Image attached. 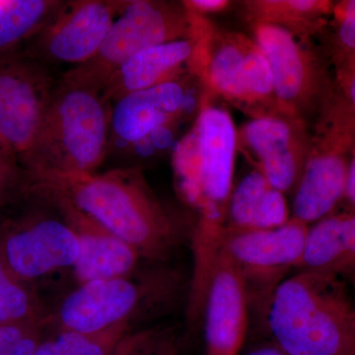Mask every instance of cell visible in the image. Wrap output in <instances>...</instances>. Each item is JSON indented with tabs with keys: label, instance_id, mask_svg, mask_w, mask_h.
<instances>
[{
	"label": "cell",
	"instance_id": "1",
	"mask_svg": "<svg viewBox=\"0 0 355 355\" xmlns=\"http://www.w3.org/2000/svg\"><path fill=\"white\" fill-rule=\"evenodd\" d=\"M27 190L69 200L149 263H164L183 242V231L154 195L140 168L27 177Z\"/></svg>",
	"mask_w": 355,
	"mask_h": 355
},
{
	"label": "cell",
	"instance_id": "2",
	"mask_svg": "<svg viewBox=\"0 0 355 355\" xmlns=\"http://www.w3.org/2000/svg\"><path fill=\"white\" fill-rule=\"evenodd\" d=\"M113 105L60 74L23 169L27 177L90 174L108 157Z\"/></svg>",
	"mask_w": 355,
	"mask_h": 355
},
{
	"label": "cell",
	"instance_id": "3",
	"mask_svg": "<svg viewBox=\"0 0 355 355\" xmlns=\"http://www.w3.org/2000/svg\"><path fill=\"white\" fill-rule=\"evenodd\" d=\"M237 144L230 114L203 99L190 132L175 147L173 167L178 190L198 214L193 233L197 241L217 243L223 235Z\"/></svg>",
	"mask_w": 355,
	"mask_h": 355
},
{
	"label": "cell",
	"instance_id": "4",
	"mask_svg": "<svg viewBox=\"0 0 355 355\" xmlns=\"http://www.w3.org/2000/svg\"><path fill=\"white\" fill-rule=\"evenodd\" d=\"M340 280L292 273L273 292L265 309L275 345L287 355H355V309Z\"/></svg>",
	"mask_w": 355,
	"mask_h": 355
},
{
	"label": "cell",
	"instance_id": "5",
	"mask_svg": "<svg viewBox=\"0 0 355 355\" xmlns=\"http://www.w3.org/2000/svg\"><path fill=\"white\" fill-rule=\"evenodd\" d=\"M139 272V270H137ZM128 277L77 284L46 315L49 331L92 333L158 316L176 303L183 279L176 270L150 268Z\"/></svg>",
	"mask_w": 355,
	"mask_h": 355
},
{
	"label": "cell",
	"instance_id": "6",
	"mask_svg": "<svg viewBox=\"0 0 355 355\" xmlns=\"http://www.w3.org/2000/svg\"><path fill=\"white\" fill-rule=\"evenodd\" d=\"M355 151V113L333 87L320 109L307 160L293 191L292 218L311 225L334 214L345 198Z\"/></svg>",
	"mask_w": 355,
	"mask_h": 355
},
{
	"label": "cell",
	"instance_id": "7",
	"mask_svg": "<svg viewBox=\"0 0 355 355\" xmlns=\"http://www.w3.org/2000/svg\"><path fill=\"white\" fill-rule=\"evenodd\" d=\"M200 83L196 74L132 93L112 107L108 157L125 161V167L139 163L172 144L178 128L200 111ZM107 157V158H108Z\"/></svg>",
	"mask_w": 355,
	"mask_h": 355
},
{
	"label": "cell",
	"instance_id": "8",
	"mask_svg": "<svg viewBox=\"0 0 355 355\" xmlns=\"http://www.w3.org/2000/svg\"><path fill=\"white\" fill-rule=\"evenodd\" d=\"M195 74L205 90L218 95L254 118L280 114L272 71L254 39L214 29L198 18Z\"/></svg>",
	"mask_w": 355,
	"mask_h": 355
},
{
	"label": "cell",
	"instance_id": "9",
	"mask_svg": "<svg viewBox=\"0 0 355 355\" xmlns=\"http://www.w3.org/2000/svg\"><path fill=\"white\" fill-rule=\"evenodd\" d=\"M198 16L183 1L125 0L94 58L62 74L76 83L104 90L121 65L140 51L193 37Z\"/></svg>",
	"mask_w": 355,
	"mask_h": 355
},
{
	"label": "cell",
	"instance_id": "10",
	"mask_svg": "<svg viewBox=\"0 0 355 355\" xmlns=\"http://www.w3.org/2000/svg\"><path fill=\"white\" fill-rule=\"evenodd\" d=\"M24 207L0 212V254L17 279L33 286L58 270L73 268L79 256L76 233L46 198L26 191Z\"/></svg>",
	"mask_w": 355,
	"mask_h": 355
},
{
	"label": "cell",
	"instance_id": "11",
	"mask_svg": "<svg viewBox=\"0 0 355 355\" xmlns=\"http://www.w3.org/2000/svg\"><path fill=\"white\" fill-rule=\"evenodd\" d=\"M309 225L291 218L272 229L247 230L225 227L221 247L237 268L250 306L265 311L273 292L297 272L302 263Z\"/></svg>",
	"mask_w": 355,
	"mask_h": 355
},
{
	"label": "cell",
	"instance_id": "12",
	"mask_svg": "<svg viewBox=\"0 0 355 355\" xmlns=\"http://www.w3.org/2000/svg\"><path fill=\"white\" fill-rule=\"evenodd\" d=\"M60 74L21 50L0 55V148L22 168Z\"/></svg>",
	"mask_w": 355,
	"mask_h": 355
},
{
	"label": "cell",
	"instance_id": "13",
	"mask_svg": "<svg viewBox=\"0 0 355 355\" xmlns=\"http://www.w3.org/2000/svg\"><path fill=\"white\" fill-rule=\"evenodd\" d=\"M125 0H60L21 49L27 57L57 69L79 67L95 57Z\"/></svg>",
	"mask_w": 355,
	"mask_h": 355
},
{
	"label": "cell",
	"instance_id": "14",
	"mask_svg": "<svg viewBox=\"0 0 355 355\" xmlns=\"http://www.w3.org/2000/svg\"><path fill=\"white\" fill-rule=\"evenodd\" d=\"M253 32L270 65L280 112L303 119L315 105L321 107L333 87L307 38L268 23L253 22Z\"/></svg>",
	"mask_w": 355,
	"mask_h": 355
},
{
	"label": "cell",
	"instance_id": "15",
	"mask_svg": "<svg viewBox=\"0 0 355 355\" xmlns=\"http://www.w3.org/2000/svg\"><path fill=\"white\" fill-rule=\"evenodd\" d=\"M303 119L284 114L257 116L240 132L257 169L284 193H293L304 170L311 135Z\"/></svg>",
	"mask_w": 355,
	"mask_h": 355
},
{
	"label": "cell",
	"instance_id": "16",
	"mask_svg": "<svg viewBox=\"0 0 355 355\" xmlns=\"http://www.w3.org/2000/svg\"><path fill=\"white\" fill-rule=\"evenodd\" d=\"M249 308L242 277L221 247L203 303L205 355L241 354L249 324Z\"/></svg>",
	"mask_w": 355,
	"mask_h": 355
},
{
	"label": "cell",
	"instance_id": "17",
	"mask_svg": "<svg viewBox=\"0 0 355 355\" xmlns=\"http://www.w3.org/2000/svg\"><path fill=\"white\" fill-rule=\"evenodd\" d=\"M49 200L79 243V256L73 275L77 284L128 277L139 270L142 260L139 252L74 207L69 200L49 193H36Z\"/></svg>",
	"mask_w": 355,
	"mask_h": 355
},
{
	"label": "cell",
	"instance_id": "18",
	"mask_svg": "<svg viewBox=\"0 0 355 355\" xmlns=\"http://www.w3.org/2000/svg\"><path fill=\"white\" fill-rule=\"evenodd\" d=\"M197 53V31L191 38L146 49L114 72L103 94L113 105L132 93L195 74Z\"/></svg>",
	"mask_w": 355,
	"mask_h": 355
},
{
	"label": "cell",
	"instance_id": "19",
	"mask_svg": "<svg viewBox=\"0 0 355 355\" xmlns=\"http://www.w3.org/2000/svg\"><path fill=\"white\" fill-rule=\"evenodd\" d=\"M289 216L286 193L270 184L258 170L243 178L231 193L226 227L261 230L284 225Z\"/></svg>",
	"mask_w": 355,
	"mask_h": 355
},
{
	"label": "cell",
	"instance_id": "20",
	"mask_svg": "<svg viewBox=\"0 0 355 355\" xmlns=\"http://www.w3.org/2000/svg\"><path fill=\"white\" fill-rule=\"evenodd\" d=\"M253 22L279 26L300 37L323 29L335 3L327 0H259L246 2Z\"/></svg>",
	"mask_w": 355,
	"mask_h": 355
},
{
	"label": "cell",
	"instance_id": "21",
	"mask_svg": "<svg viewBox=\"0 0 355 355\" xmlns=\"http://www.w3.org/2000/svg\"><path fill=\"white\" fill-rule=\"evenodd\" d=\"M60 0H0V55L20 51Z\"/></svg>",
	"mask_w": 355,
	"mask_h": 355
},
{
	"label": "cell",
	"instance_id": "22",
	"mask_svg": "<svg viewBox=\"0 0 355 355\" xmlns=\"http://www.w3.org/2000/svg\"><path fill=\"white\" fill-rule=\"evenodd\" d=\"M46 315L33 286L17 279L0 254V324L35 321Z\"/></svg>",
	"mask_w": 355,
	"mask_h": 355
},
{
	"label": "cell",
	"instance_id": "23",
	"mask_svg": "<svg viewBox=\"0 0 355 355\" xmlns=\"http://www.w3.org/2000/svg\"><path fill=\"white\" fill-rule=\"evenodd\" d=\"M130 324H121L107 330L49 331L53 336L55 355H112L118 343L132 330Z\"/></svg>",
	"mask_w": 355,
	"mask_h": 355
},
{
	"label": "cell",
	"instance_id": "24",
	"mask_svg": "<svg viewBox=\"0 0 355 355\" xmlns=\"http://www.w3.org/2000/svg\"><path fill=\"white\" fill-rule=\"evenodd\" d=\"M184 338L174 327L157 326L130 331L112 355H184Z\"/></svg>",
	"mask_w": 355,
	"mask_h": 355
},
{
	"label": "cell",
	"instance_id": "25",
	"mask_svg": "<svg viewBox=\"0 0 355 355\" xmlns=\"http://www.w3.org/2000/svg\"><path fill=\"white\" fill-rule=\"evenodd\" d=\"M27 176L22 166L0 148V212L24 195Z\"/></svg>",
	"mask_w": 355,
	"mask_h": 355
},
{
	"label": "cell",
	"instance_id": "26",
	"mask_svg": "<svg viewBox=\"0 0 355 355\" xmlns=\"http://www.w3.org/2000/svg\"><path fill=\"white\" fill-rule=\"evenodd\" d=\"M331 18L336 29L333 51L355 53V0L335 3Z\"/></svg>",
	"mask_w": 355,
	"mask_h": 355
},
{
	"label": "cell",
	"instance_id": "27",
	"mask_svg": "<svg viewBox=\"0 0 355 355\" xmlns=\"http://www.w3.org/2000/svg\"><path fill=\"white\" fill-rule=\"evenodd\" d=\"M336 86L355 113V53L333 51Z\"/></svg>",
	"mask_w": 355,
	"mask_h": 355
},
{
	"label": "cell",
	"instance_id": "28",
	"mask_svg": "<svg viewBox=\"0 0 355 355\" xmlns=\"http://www.w3.org/2000/svg\"><path fill=\"white\" fill-rule=\"evenodd\" d=\"M44 318L35 321L0 324V355H6L13 349L31 331L46 326Z\"/></svg>",
	"mask_w": 355,
	"mask_h": 355
},
{
	"label": "cell",
	"instance_id": "29",
	"mask_svg": "<svg viewBox=\"0 0 355 355\" xmlns=\"http://www.w3.org/2000/svg\"><path fill=\"white\" fill-rule=\"evenodd\" d=\"M46 326L40 327L31 331L29 335L26 336L13 349L7 352L6 355H35L38 349L39 343L42 338L46 335Z\"/></svg>",
	"mask_w": 355,
	"mask_h": 355
},
{
	"label": "cell",
	"instance_id": "30",
	"mask_svg": "<svg viewBox=\"0 0 355 355\" xmlns=\"http://www.w3.org/2000/svg\"><path fill=\"white\" fill-rule=\"evenodd\" d=\"M183 3L191 12L200 16L207 13L219 12L229 6L226 0H190L183 1Z\"/></svg>",
	"mask_w": 355,
	"mask_h": 355
},
{
	"label": "cell",
	"instance_id": "31",
	"mask_svg": "<svg viewBox=\"0 0 355 355\" xmlns=\"http://www.w3.org/2000/svg\"><path fill=\"white\" fill-rule=\"evenodd\" d=\"M345 198L354 205L355 209V151L354 156H352V163H350L349 166Z\"/></svg>",
	"mask_w": 355,
	"mask_h": 355
},
{
	"label": "cell",
	"instance_id": "32",
	"mask_svg": "<svg viewBox=\"0 0 355 355\" xmlns=\"http://www.w3.org/2000/svg\"><path fill=\"white\" fill-rule=\"evenodd\" d=\"M246 355H287L279 349V347L273 343V345H261L256 347Z\"/></svg>",
	"mask_w": 355,
	"mask_h": 355
}]
</instances>
